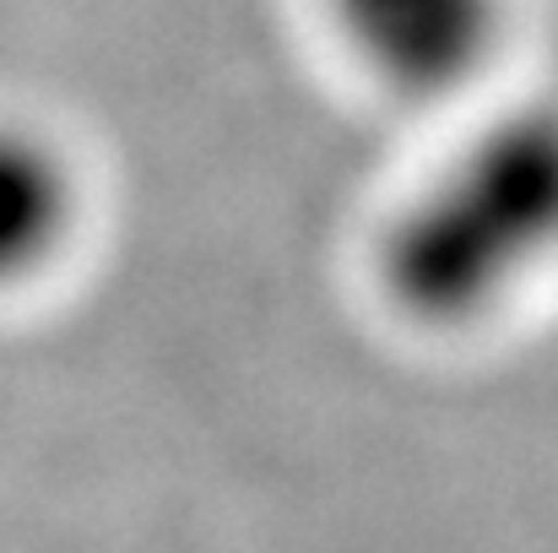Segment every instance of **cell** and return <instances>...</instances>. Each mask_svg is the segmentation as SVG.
Segmentation results:
<instances>
[{"label": "cell", "instance_id": "6da1fadb", "mask_svg": "<svg viewBox=\"0 0 558 553\" xmlns=\"http://www.w3.org/2000/svg\"><path fill=\"white\" fill-rule=\"evenodd\" d=\"M558 266V104L483 120L385 223L374 272L417 326H472Z\"/></svg>", "mask_w": 558, "mask_h": 553}, {"label": "cell", "instance_id": "7a4b0ae2", "mask_svg": "<svg viewBox=\"0 0 558 553\" xmlns=\"http://www.w3.org/2000/svg\"><path fill=\"white\" fill-rule=\"evenodd\" d=\"M326 16L385 87L450 93L505 44L510 0H326Z\"/></svg>", "mask_w": 558, "mask_h": 553}, {"label": "cell", "instance_id": "3957f363", "mask_svg": "<svg viewBox=\"0 0 558 553\" xmlns=\"http://www.w3.org/2000/svg\"><path fill=\"white\" fill-rule=\"evenodd\" d=\"M82 184L54 136L0 120V288L33 282L76 233Z\"/></svg>", "mask_w": 558, "mask_h": 553}]
</instances>
